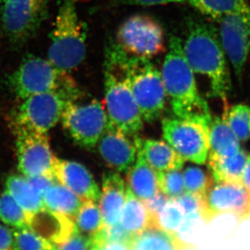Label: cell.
I'll return each instance as SVG.
<instances>
[{"mask_svg": "<svg viewBox=\"0 0 250 250\" xmlns=\"http://www.w3.org/2000/svg\"><path fill=\"white\" fill-rule=\"evenodd\" d=\"M0 250H20L14 231L0 224Z\"/></svg>", "mask_w": 250, "mask_h": 250, "instance_id": "74e56055", "label": "cell"}, {"mask_svg": "<svg viewBox=\"0 0 250 250\" xmlns=\"http://www.w3.org/2000/svg\"><path fill=\"white\" fill-rule=\"evenodd\" d=\"M161 72L176 117L210 125L212 120L210 109L199 94L194 71L185 57L179 38L172 36L170 38Z\"/></svg>", "mask_w": 250, "mask_h": 250, "instance_id": "7a4b0ae2", "label": "cell"}, {"mask_svg": "<svg viewBox=\"0 0 250 250\" xmlns=\"http://www.w3.org/2000/svg\"><path fill=\"white\" fill-rule=\"evenodd\" d=\"M169 198L162 194L158 189L152 197L146 200L143 201V202H144V205L146 206V208H147V210H149V212L158 220L159 214L161 213V210L166 206Z\"/></svg>", "mask_w": 250, "mask_h": 250, "instance_id": "8d00e7d4", "label": "cell"}, {"mask_svg": "<svg viewBox=\"0 0 250 250\" xmlns=\"http://www.w3.org/2000/svg\"><path fill=\"white\" fill-rule=\"evenodd\" d=\"M184 210L175 198H169L159 214V226L166 231L178 234L184 222Z\"/></svg>", "mask_w": 250, "mask_h": 250, "instance_id": "d6a6232c", "label": "cell"}, {"mask_svg": "<svg viewBox=\"0 0 250 250\" xmlns=\"http://www.w3.org/2000/svg\"><path fill=\"white\" fill-rule=\"evenodd\" d=\"M120 224L128 233L135 237L151 227L159 226L158 220L149 212L144 202L134 194L127 185Z\"/></svg>", "mask_w": 250, "mask_h": 250, "instance_id": "ffe728a7", "label": "cell"}, {"mask_svg": "<svg viewBox=\"0 0 250 250\" xmlns=\"http://www.w3.org/2000/svg\"><path fill=\"white\" fill-rule=\"evenodd\" d=\"M55 246L56 250H91L92 240L89 235L82 234L77 229L67 241Z\"/></svg>", "mask_w": 250, "mask_h": 250, "instance_id": "e575fe53", "label": "cell"}, {"mask_svg": "<svg viewBox=\"0 0 250 250\" xmlns=\"http://www.w3.org/2000/svg\"><path fill=\"white\" fill-rule=\"evenodd\" d=\"M81 92L75 82L62 89L22 100L23 102L12 116L13 130L24 129L48 134L61 120L69 102Z\"/></svg>", "mask_w": 250, "mask_h": 250, "instance_id": "5b68a950", "label": "cell"}, {"mask_svg": "<svg viewBox=\"0 0 250 250\" xmlns=\"http://www.w3.org/2000/svg\"><path fill=\"white\" fill-rule=\"evenodd\" d=\"M13 231L20 250H56L55 244L28 228Z\"/></svg>", "mask_w": 250, "mask_h": 250, "instance_id": "836d02e7", "label": "cell"}, {"mask_svg": "<svg viewBox=\"0 0 250 250\" xmlns=\"http://www.w3.org/2000/svg\"><path fill=\"white\" fill-rule=\"evenodd\" d=\"M26 178L33 189H35L38 195L40 196L42 199L45 197L48 189H50L53 185L58 182L55 177L46 176V175H38V176L26 177Z\"/></svg>", "mask_w": 250, "mask_h": 250, "instance_id": "d590c367", "label": "cell"}, {"mask_svg": "<svg viewBox=\"0 0 250 250\" xmlns=\"http://www.w3.org/2000/svg\"><path fill=\"white\" fill-rule=\"evenodd\" d=\"M83 92L69 102L62 115V125L81 148L92 151L109 125L104 104L95 98L83 99Z\"/></svg>", "mask_w": 250, "mask_h": 250, "instance_id": "8992f818", "label": "cell"}, {"mask_svg": "<svg viewBox=\"0 0 250 250\" xmlns=\"http://www.w3.org/2000/svg\"><path fill=\"white\" fill-rule=\"evenodd\" d=\"M98 150L107 166L116 172H127L137 157L135 141L109 123L98 142Z\"/></svg>", "mask_w": 250, "mask_h": 250, "instance_id": "9a60e30c", "label": "cell"}, {"mask_svg": "<svg viewBox=\"0 0 250 250\" xmlns=\"http://www.w3.org/2000/svg\"><path fill=\"white\" fill-rule=\"evenodd\" d=\"M92 240V239H91ZM91 250H134L130 246L120 243H95L92 241Z\"/></svg>", "mask_w": 250, "mask_h": 250, "instance_id": "ab89813d", "label": "cell"}, {"mask_svg": "<svg viewBox=\"0 0 250 250\" xmlns=\"http://www.w3.org/2000/svg\"><path fill=\"white\" fill-rule=\"evenodd\" d=\"M194 248L191 244L182 241L178 234L166 231L160 226L151 227L139 234L132 245L134 250H188Z\"/></svg>", "mask_w": 250, "mask_h": 250, "instance_id": "603a6c76", "label": "cell"}, {"mask_svg": "<svg viewBox=\"0 0 250 250\" xmlns=\"http://www.w3.org/2000/svg\"><path fill=\"white\" fill-rule=\"evenodd\" d=\"M75 224L81 232L92 235L104 226L99 206L92 200H83L77 215Z\"/></svg>", "mask_w": 250, "mask_h": 250, "instance_id": "83f0119b", "label": "cell"}, {"mask_svg": "<svg viewBox=\"0 0 250 250\" xmlns=\"http://www.w3.org/2000/svg\"><path fill=\"white\" fill-rule=\"evenodd\" d=\"M182 45L194 73L207 77L213 97L227 102L231 81L226 55L215 28L203 22H192Z\"/></svg>", "mask_w": 250, "mask_h": 250, "instance_id": "3957f363", "label": "cell"}, {"mask_svg": "<svg viewBox=\"0 0 250 250\" xmlns=\"http://www.w3.org/2000/svg\"><path fill=\"white\" fill-rule=\"evenodd\" d=\"M54 175L57 182L78 195L82 200H92L96 203L99 201V186L89 170L82 164L56 157Z\"/></svg>", "mask_w": 250, "mask_h": 250, "instance_id": "2e32d148", "label": "cell"}, {"mask_svg": "<svg viewBox=\"0 0 250 250\" xmlns=\"http://www.w3.org/2000/svg\"><path fill=\"white\" fill-rule=\"evenodd\" d=\"M188 1L189 0H118V3L122 5L152 6V5L168 4V3L184 2Z\"/></svg>", "mask_w": 250, "mask_h": 250, "instance_id": "f35d334b", "label": "cell"}, {"mask_svg": "<svg viewBox=\"0 0 250 250\" xmlns=\"http://www.w3.org/2000/svg\"><path fill=\"white\" fill-rule=\"evenodd\" d=\"M43 202L45 208L73 220L83 200L66 187L56 182L48 189Z\"/></svg>", "mask_w": 250, "mask_h": 250, "instance_id": "484cf974", "label": "cell"}, {"mask_svg": "<svg viewBox=\"0 0 250 250\" xmlns=\"http://www.w3.org/2000/svg\"><path fill=\"white\" fill-rule=\"evenodd\" d=\"M126 183L134 194L142 201L151 198L158 190L156 170L146 162L139 150L135 163L126 172Z\"/></svg>", "mask_w": 250, "mask_h": 250, "instance_id": "44dd1931", "label": "cell"}, {"mask_svg": "<svg viewBox=\"0 0 250 250\" xmlns=\"http://www.w3.org/2000/svg\"><path fill=\"white\" fill-rule=\"evenodd\" d=\"M242 182H243L244 187L250 194V153L247 156V161H246V167L244 169Z\"/></svg>", "mask_w": 250, "mask_h": 250, "instance_id": "60d3db41", "label": "cell"}, {"mask_svg": "<svg viewBox=\"0 0 250 250\" xmlns=\"http://www.w3.org/2000/svg\"><path fill=\"white\" fill-rule=\"evenodd\" d=\"M118 46L131 56L150 59L166 50L161 24L147 15H134L125 20L117 33Z\"/></svg>", "mask_w": 250, "mask_h": 250, "instance_id": "30bf717a", "label": "cell"}, {"mask_svg": "<svg viewBox=\"0 0 250 250\" xmlns=\"http://www.w3.org/2000/svg\"><path fill=\"white\" fill-rule=\"evenodd\" d=\"M0 220L15 229L28 228V215L6 189L0 194Z\"/></svg>", "mask_w": 250, "mask_h": 250, "instance_id": "f1b7e54d", "label": "cell"}, {"mask_svg": "<svg viewBox=\"0 0 250 250\" xmlns=\"http://www.w3.org/2000/svg\"><path fill=\"white\" fill-rule=\"evenodd\" d=\"M220 23V42L224 52L236 77L241 79L250 51V5L227 15Z\"/></svg>", "mask_w": 250, "mask_h": 250, "instance_id": "5bb4252c", "label": "cell"}, {"mask_svg": "<svg viewBox=\"0 0 250 250\" xmlns=\"http://www.w3.org/2000/svg\"><path fill=\"white\" fill-rule=\"evenodd\" d=\"M104 76V107L109 124L129 136L137 135L144 121L130 85V55L117 43L106 50Z\"/></svg>", "mask_w": 250, "mask_h": 250, "instance_id": "6da1fadb", "label": "cell"}, {"mask_svg": "<svg viewBox=\"0 0 250 250\" xmlns=\"http://www.w3.org/2000/svg\"><path fill=\"white\" fill-rule=\"evenodd\" d=\"M125 189L126 184L118 172H104L98 205L104 226H113L120 223L125 204Z\"/></svg>", "mask_w": 250, "mask_h": 250, "instance_id": "e0dca14e", "label": "cell"}, {"mask_svg": "<svg viewBox=\"0 0 250 250\" xmlns=\"http://www.w3.org/2000/svg\"><path fill=\"white\" fill-rule=\"evenodd\" d=\"M5 186L6 190L23 208L28 218L45 208L42 198L24 176L10 175L6 180Z\"/></svg>", "mask_w": 250, "mask_h": 250, "instance_id": "cb8c5ba5", "label": "cell"}, {"mask_svg": "<svg viewBox=\"0 0 250 250\" xmlns=\"http://www.w3.org/2000/svg\"><path fill=\"white\" fill-rule=\"evenodd\" d=\"M247 156L243 149L229 157L208 155V167L214 182L243 185L242 177Z\"/></svg>", "mask_w": 250, "mask_h": 250, "instance_id": "7402d4cb", "label": "cell"}, {"mask_svg": "<svg viewBox=\"0 0 250 250\" xmlns=\"http://www.w3.org/2000/svg\"><path fill=\"white\" fill-rule=\"evenodd\" d=\"M77 1L62 0L48 50V60L66 73L77 68L86 56L87 30L79 17Z\"/></svg>", "mask_w": 250, "mask_h": 250, "instance_id": "277c9868", "label": "cell"}, {"mask_svg": "<svg viewBox=\"0 0 250 250\" xmlns=\"http://www.w3.org/2000/svg\"><path fill=\"white\" fill-rule=\"evenodd\" d=\"M136 148L156 171L182 170L185 160L169 144L157 139H144L135 136Z\"/></svg>", "mask_w": 250, "mask_h": 250, "instance_id": "d6986e66", "label": "cell"}, {"mask_svg": "<svg viewBox=\"0 0 250 250\" xmlns=\"http://www.w3.org/2000/svg\"><path fill=\"white\" fill-rule=\"evenodd\" d=\"M157 187L160 191L170 198L179 197L186 192L183 173L181 170L156 171Z\"/></svg>", "mask_w": 250, "mask_h": 250, "instance_id": "1f68e13d", "label": "cell"}, {"mask_svg": "<svg viewBox=\"0 0 250 250\" xmlns=\"http://www.w3.org/2000/svg\"><path fill=\"white\" fill-rule=\"evenodd\" d=\"M233 215L239 223L250 219V194L244 185L219 182L212 185L202 200L201 218L210 222L219 215Z\"/></svg>", "mask_w": 250, "mask_h": 250, "instance_id": "4fadbf2b", "label": "cell"}, {"mask_svg": "<svg viewBox=\"0 0 250 250\" xmlns=\"http://www.w3.org/2000/svg\"><path fill=\"white\" fill-rule=\"evenodd\" d=\"M17 135V168L24 177L38 175L55 177L56 156L50 147L47 134L33 130H14Z\"/></svg>", "mask_w": 250, "mask_h": 250, "instance_id": "7c38bea8", "label": "cell"}, {"mask_svg": "<svg viewBox=\"0 0 250 250\" xmlns=\"http://www.w3.org/2000/svg\"><path fill=\"white\" fill-rule=\"evenodd\" d=\"M223 118L240 141H247L250 139V106L236 104L226 112Z\"/></svg>", "mask_w": 250, "mask_h": 250, "instance_id": "f546056e", "label": "cell"}, {"mask_svg": "<svg viewBox=\"0 0 250 250\" xmlns=\"http://www.w3.org/2000/svg\"><path fill=\"white\" fill-rule=\"evenodd\" d=\"M7 83L15 96L24 100L34 95L62 89L75 81L69 73L60 71L48 59L30 55L10 75Z\"/></svg>", "mask_w": 250, "mask_h": 250, "instance_id": "52a82bcc", "label": "cell"}, {"mask_svg": "<svg viewBox=\"0 0 250 250\" xmlns=\"http://www.w3.org/2000/svg\"><path fill=\"white\" fill-rule=\"evenodd\" d=\"M188 2L201 14L217 22L227 15L245 9L250 5V0H189Z\"/></svg>", "mask_w": 250, "mask_h": 250, "instance_id": "4316f807", "label": "cell"}, {"mask_svg": "<svg viewBox=\"0 0 250 250\" xmlns=\"http://www.w3.org/2000/svg\"><path fill=\"white\" fill-rule=\"evenodd\" d=\"M182 173L186 191L203 200L215 182L211 175L206 173L202 168L197 167H187Z\"/></svg>", "mask_w": 250, "mask_h": 250, "instance_id": "4dcf8cb0", "label": "cell"}, {"mask_svg": "<svg viewBox=\"0 0 250 250\" xmlns=\"http://www.w3.org/2000/svg\"><path fill=\"white\" fill-rule=\"evenodd\" d=\"M130 85L144 122L155 123L166 107V87L161 71L150 62L130 55Z\"/></svg>", "mask_w": 250, "mask_h": 250, "instance_id": "ba28073f", "label": "cell"}, {"mask_svg": "<svg viewBox=\"0 0 250 250\" xmlns=\"http://www.w3.org/2000/svg\"><path fill=\"white\" fill-rule=\"evenodd\" d=\"M7 1H10V0H0V5L2 4L3 2H7Z\"/></svg>", "mask_w": 250, "mask_h": 250, "instance_id": "b9f144b4", "label": "cell"}, {"mask_svg": "<svg viewBox=\"0 0 250 250\" xmlns=\"http://www.w3.org/2000/svg\"><path fill=\"white\" fill-rule=\"evenodd\" d=\"M164 139L184 160L204 165L210 151V125L197 121L166 118L162 121Z\"/></svg>", "mask_w": 250, "mask_h": 250, "instance_id": "8fae6325", "label": "cell"}, {"mask_svg": "<svg viewBox=\"0 0 250 250\" xmlns=\"http://www.w3.org/2000/svg\"><path fill=\"white\" fill-rule=\"evenodd\" d=\"M241 150L238 138L229 127L224 118L211 120L210 125V151L208 155L229 157Z\"/></svg>", "mask_w": 250, "mask_h": 250, "instance_id": "d4e9b609", "label": "cell"}, {"mask_svg": "<svg viewBox=\"0 0 250 250\" xmlns=\"http://www.w3.org/2000/svg\"><path fill=\"white\" fill-rule=\"evenodd\" d=\"M28 229L55 245L67 241L77 227L71 218L45 208L28 218Z\"/></svg>", "mask_w": 250, "mask_h": 250, "instance_id": "ac0fdd59", "label": "cell"}, {"mask_svg": "<svg viewBox=\"0 0 250 250\" xmlns=\"http://www.w3.org/2000/svg\"><path fill=\"white\" fill-rule=\"evenodd\" d=\"M49 0H10L0 5V27L13 45L35 35L47 15Z\"/></svg>", "mask_w": 250, "mask_h": 250, "instance_id": "9c48e42d", "label": "cell"}]
</instances>
